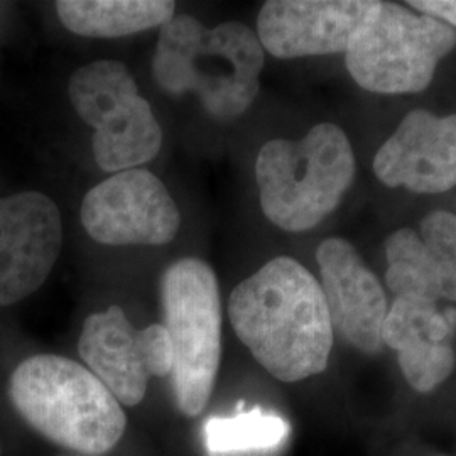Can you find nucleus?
Returning <instances> with one entry per match:
<instances>
[{
	"label": "nucleus",
	"instance_id": "f257e3e1",
	"mask_svg": "<svg viewBox=\"0 0 456 456\" xmlns=\"http://www.w3.org/2000/svg\"><path fill=\"white\" fill-rule=\"evenodd\" d=\"M233 331L281 382L325 372L333 326L318 279L291 257H276L242 281L228 299Z\"/></svg>",
	"mask_w": 456,
	"mask_h": 456
},
{
	"label": "nucleus",
	"instance_id": "f03ea898",
	"mask_svg": "<svg viewBox=\"0 0 456 456\" xmlns=\"http://www.w3.org/2000/svg\"><path fill=\"white\" fill-rule=\"evenodd\" d=\"M264 63L257 33L242 22L208 29L195 17L175 16L159 29L152 73L167 94H195L213 118L228 122L257 98Z\"/></svg>",
	"mask_w": 456,
	"mask_h": 456
},
{
	"label": "nucleus",
	"instance_id": "7ed1b4c3",
	"mask_svg": "<svg viewBox=\"0 0 456 456\" xmlns=\"http://www.w3.org/2000/svg\"><path fill=\"white\" fill-rule=\"evenodd\" d=\"M19 414L45 438L83 455H105L124 436L127 418L97 375L75 360L34 355L11 375Z\"/></svg>",
	"mask_w": 456,
	"mask_h": 456
},
{
	"label": "nucleus",
	"instance_id": "20e7f679",
	"mask_svg": "<svg viewBox=\"0 0 456 456\" xmlns=\"http://www.w3.org/2000/svg\"><path fill=\"white\" fill-rule=\"evenodd\" d=\"M355 171L352 144L335 124H318L299 141H269L256 161L262 212L286 232L311 230L337 210Z\"/></svg>",
	"mask_w": 456,
	"mask_h": 456
},
{
	"label": "nucleus",
	"instance_id": "39448f33",
	"mask_svg": "<svg viewBox=\"0 0 456 456\" xmlns=\"http://www.w3.org/2000/svg\"><path fill=\"white\" fill-rule=\"evenodd\" d=\"M455 48L456 31L448 24L395 2H377L345 51V65L367 92L419 94Z\"/></svg>",
	"mask_w": 456,
	"mask_h": 456
},
{
	"label": "nucleus",
	"instance_id": "423d86ee",
	"mask_svg": "<svg viewBox=\"0 0 456 456\" xmlns=\"http://www.w3.org/2000/svg\"><path fill=\"white\" fill-rule=\"evenodd\" d=\"M163 326L173 346L178 409L195 418L207 408L222 359V305L212 267L200 259L173 262L161 277Z\"/></svg>",
	"mask_w": 456,
	"mask_h": 456
},
{
	"label": "nucleus",
	"instance_id": "0eeeda50",
	"mask_svg": "<svg viewBox=\"0 0 456 456\" xmlns=\"http://www.w3.org/2000/svg\"><path fill=\"white\" fill-rule=\"evenodd\" d=\"M68 94L77 114L95 129L94 156L103 171L135 169L159 154L163 131L124 63L102 60L78 68Z\"/></svg>",
	"mask_w": 456,
	"mask_h": 456
},
{
	"label": "nucleus",
	"instance_id": "6e6552de",
	"mask_svg": "<svg viewBox=\"0 0 456 456\" xmlns=\"http://www.w3.org/2000/svg\"><path fill=\"white\" fill-rule=\"evenodd\" d=\"M78 354L115 399L137 406L151 377L173 372V346L163 325L135 330L120 306L90 314L83 323Z\"/></svg>",
	"mask_w": 456,
	"mask_h": 456
},
{
	"label": "nucleus",
	"instance_id": "1a4fd4ad",
	"mask_svg": "<svg viewBox=\"0 0 456 456\" xmlns=\"http://www.w3.org/2000/svg\"><path fill=\"white\" fill-rule=\"evenodd\" d=\"M86 233L103 245L169 244L181 225L178 205L147 169H127L94 186L82 203Z\"/></svg>",
	"mask_w": 456,
	"mask_h": 456
},
{
	"label": "nucleus",
	"instance_id": "9d476101",
	"mask_svg": "<svg viewBox=\"0 0 456 456\" xmlns=\"http://www.w3.org/2000/svg\"><path fill=\"white\" fill-rule=\"evenodd\" d=\"M61 213L49 196L26 191L0 198V306L37 291L61 254Z\"/></svg>",
	"mask_w": 456,
	"mask_h": 456
},
{
	"label": "nucleus",
	"instance_id": "9b49d317",
	"mask_svg": "<svg viewBox=\"0 0 456 456\" xmlns=\"http://www.w3.org/2000/svg\"><path fill=\"white\" fill-rule=\"evenodd\" d=\"M374 0H269L257 17L262 48L279 60L345 53Z\"/></svg>",
	"mask_w": 456,
	"mask_h": 456
},
{
	"label": "nucleus",
	"instance_id": "f8f14e48",
	"mask_svg": "<svg viewBox=\"0 0 456 456\" xmlns=\"http://www.w3.org/2000/svg\"><path fill=\"white\" fill-rule=\"evenodd\" d=\"M316 262L333 331L362 354H379L384 348L382 328L389 311L379 279L357 248L340 237L320 244Z\"/></svg>",
	"mask_w": 456,
	"mask_h": 456
},
{
	"label": "nucleus",
	"instance_id": "ddd939ff",
	"mask_svg": "<svg viewBox=\"0 0 456 456\" xmlns=\"http://www.w3.org/2000/svg\"><path fill=\"white\" fill-rule=\"evenodd\" d=\"M374 173L389 188L438 195L456 186V114L412 110L380 146Z\"/></svg>",
	"mask_w": 456,
	"mask_h": 456
},
{
	"label": "nucleus",
	"instance_id": "4468645a",
	"mask_svg": "<svg viewBox=\"0 0 456 456\" xmlns=\"http://www.w3.org/2000/svg\"><path fill=\"white\" fill-rule=\"evenodd\" d=\"M438 303L418 296H395L387 311L382 342L397 354V363L416 392L435 391L455 370L456 355L450 343L428 338Z\"/></svg>",
	"mask_w": 456,
	"mask_h": 456
},
{
	"label": "nucleus",
	"instance_id": "2eb2a0df",
	"mask_svg": "<svg viewBox=\"0 0 456 456\" xmlns=\"http://www.w3.org/2000/svg\"><path fill=\"white\" fill-rule=\"evenodd\" d=\"M386 282L395 296L456 303V264L429 250L412 228H399L386 240Z\"/></svg>",
	"mask_w": 456,
	"mask_h": 456
},
{
	"label": "nucleus",
	"instance_id": "dca6fc26",
	"mask_svg": "<svg viewBox=\"0 0 456 456\" xmlns=\"http://www.w3.org/2000/svg\"><path fill=\"white\" fill-rule=\"evenodd\" d=\"M167 0H60L56 12L68 31L85 37H122L161 28L175 17Z\"/></svg>",
	"mask_w": 456,
	"mask_h": 456
},
{
	"label": "nucleus",
	"instance_id": "f3484780",
	"mask_svg": "<svg viewBox=\"0 0 456 456\" xmlns=\"http://www.w3.org/2000/svg\"><path fill=\"white\" fill-rule=\"evenodd\" d=\"M289 436V424L261 408L239 411L233 416H213L205 424V444L210 456L264 452Z\"/></svg>",
	"mask_w": 456,
	"mask_h": 456
},
{
	"label": "nucleus",
	"instance_id": "a211bd4d",
	"mask_svg": "<svg viewBox=\"0 0 456 456\" xmlns=\"http://www.w3.org/2000/svg\"><path fill=\"white\" fill-rule=\"evenodd\" d=\"M419 237L438 257L456 264V215L446 210L428 213L421 220Z\"/></svg>",
	"mask_w": 456,
	"mask_h": 456
},
{
	"label": "nucleus",
	"instance_id": "6ab92c4d",
	"mask_svg": "<svg viewBox=\"0 0 456 456\" xmlns=\"http://www.w3.org/2000/svg\"><path fill=\"white\" fill-rule=\"evenodd\" d=\"M408 5L412 11L435 17L456 31V0H411Z\"/></svg>",
	"mask_w": 456,
	"mask_h": 456
},
{
	"label": "nucleus",
	"instance_id": "aec40b11",
	"mask_svg": "<svg viewBox=\"0 0 456 456\" xmlns=\"http://www.w3.org/2000/svg\"><path fill=\"white\" fill-rule=\"evenodd\" d=\"M0 456H2V448H0Z\"/></svg>",
	"mask_w": 456,
	"mask_h": 456
},
{
	"label": "nucleus",
	"instance_id": "412c9836",
	"mask_svg": "<svg viewBox=\"0 0 456 456\" xmlns=\"http://www.w3.org/2000/svg\"><path fill=\"white\" fill-rule=\"evenodd\" d=\"M438 456H443V455H438Z\"/></svg>",
	"mask_w": 456,
	"mask_h": 456
}]
</instances>
